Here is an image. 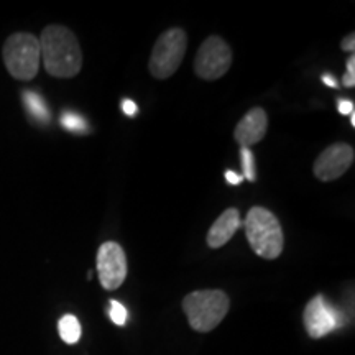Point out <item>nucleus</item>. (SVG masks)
<instances>
[{
  "label": "nucleus",
  "mask_w": 355,
  "mask_h": 355,
  "mask_svg": "<svg viewBox=\"0 0 355 355\" xmlns=\"http://www.w3.org/2000/svg\"><path fill=\"white\" fill-rule=\"evenodd\" d=\"M252 250L263 260H277L285 247V235L278 217L265 207L255 206L242 222Z\"/></svg>",
  "instance_id": "2"
},
{
  "label": "nucleus",
  "mask_w": 355,
  "mask_h": 355,
  "mask_svg": "<svg viewBox=\"0 0 355 355\" xmlns=\"http://www.w3.org/2000/svg\"><path fill=\"white\" fill-rule=\"evenodd\" d=\"M303 321L304 329L309 337L321 339V337L327 336L329 332L336 331L340 326V322H343V319H340L339 311L332 308L322 295H318L306 304Z\"/></svg>",
  "instance_id": "8"
},
{
  "label": "nucleus",
  "mask_w": 355,
  "mask_h": 355,
  "mask_svg": "<svg viewBox=\"0 0 355 355\" xmlns=\"http://www.w3.org/2000/svg\"><path fill=\"white\" fill-rule=\"evenodd\" d=\"M58 332L66 344H76L81 339V324L73 314H64L58 322Z\"/></svg>",
  "instance_id": "12"
},
{
  "label": "nucleus",
  "mask_w": 355,
  "mask_h": 355,
  "mask_svg": "<svg viewBox=\"0 0 355 355\" xmlns=\"http://www.w3.org/2000/svg\"><path fill=\"white\" fill-rule=\"evenodd\" d=\"M268 130V117L261 107H254L243 115L234 132V139L241 148H250L265 139Z\"/></svg>",
  "instance_id": "10"
},
{
  "label": "nucleus",
  "mask_w": 355,
  "mask_h": 355,
  "mask_svg": "<svg viewBox=\"0 0 355 355\" xmlns=\"http://www.w3.org/2000/svg\"><path fill=\"white\" fill-rule=\"evenodd\" d=\"M350 123H352V127H355V114L350 115Z\"/></svg>",
  "instance_id": "23"
},
{
  "label": "nucleus",
  "mask_w": 355,
  "mask_h": 355,
  "mask_svg": "<svg viewBox=\"0 0 355 355\" xmlns=\"http://www.w3.org/2000/svg\"><path fill=\"white\" fill-rule=\"evenodd\" d=\"M186 48H188V37L184 30L170 28L159 35L148 61L152 76L157 79L171 78L183 63Z\"/></svg>",
  "instance_id": "5"
},
{
  "label": "nucleus",
  "mask_w": 355,
  "mask_h": 355,
  "mask_svg": "<svg viewBox=\"0 0 355 355\" xmlns=\"http://www.w3.org/2000/svg\"><path fill=\"white\" fill-rule=\"evenodd\" d=\"M337 107H339V112L343 115H352L354 114V102L352 101L340 99L339 104H337Z\"/></svg>",
  "instance_id": "18"
},
{
  "label": "nucleus",
  "mask_w": 355,
  "mask_h": 355,
  "mask_svg": "<svg viewBox=\"0 0 355 355\" xmlns=\"http://www.w3.org/2000/svg\"><path fill=\"white\" fill-rule=\"evenodd\" d=\"M225 181H227L229 184L237 186V184L242 183L243 178L241 175H237V173H235V171H225Z\"/></svg>",
  "instance_id": "21"
},
{
  "label": "nucleus",
  "mask_w": 355,
  "mask_h": 355,
  "mask_svg": "<svg viewBox=\"0 0 355 355\" xmlns=\"http://www.w3.org/2000/svg\"><path fill=\"white\" fill-rule=\"evenodd\" d=\"M232 64V50L220 37L212 35L199 46L194 71L204 81H216L224 76Z\"/></svg>",
  "instance_id": "6"
},
{
  "label": "nucleus",
  "mask_w": 355,
  "mask_h": 355,
  "mask_svg": "<svg viewBox=\"0 0 355 355\" xmlns=\"http://www.w3.org/2000/svg\"><path fill=\"white\" fill-rule=\"evenodd\" d=\"M122 110L123 114L128 115V117H133V115L137 114V110H139V107H137V104L132 99H125L122 102Z\"/></svg>",
  "instance_id": "20"
},
{
  "label": "nucleus",
  "mask_w": 355,
  "mask_h": 355,
  "mask_svg": "<svg viewBox=\"0 0 355 355\" xmlns=\"http://www.w3.org/2000/svg\"><path fill=\"white\" fill-rule=\"evenodd\" d=\"M2 56L12 78L19 81H32L38 74L42 63L40 40L33 33H13L3 43Z\"/></svg>",
  "instance_id": "4"
},
{
  "label": "nucleus",
  "mask_w": 355,
  "mask_h": 355,
  "mask_svg": "<svg viewBox=\"0 0 355 355\" xmlns=\"http://www.w3.org/2000/svg\"><path fill=\"white\" fill-rule=\"evenodd\" d=\"M340 48L347 53H354L355 50V35L349 33L347 37H344L343 42H340Z\"/></svg>",
  "instance_id": "19"
},
{
  "label": "nucleus",
  "mask_w": 355,
  "mask_h": 355,
  "mask_svg": "<svg viewBox=\"0 0 355 355\" xmlns=\"http://www.w3.org/2000/svg\"><path fill=\"white\" fill-rule=\"evenodd\" d=\"M24 102L26 105V110H28V114L32 115L35 121H38L42 123H46L48 121H50V110H48L44 101L37 94V92L25 91Z\"/></svg>",
  "instance_id": "13"
},
{
  "label": "nucleus",
  "mask_w": 355,
  "mask_h": 355,
  "mask_svg": "<svg viewBox=\"0 0 355 355\" xmlns=\"http://www.w3.org/2000/svg\"><path fill=\"white\" fill-rule=\"evenodd\" d=\"M97 273L104 290L114 291L125 282L128 265L127 255L121 243L104 242L97 250Z\"/></svg>",
  "instance_id": "7"
},
{
  "label": "nucleus",
  "mask_w": 355,
  "mask_h": 355,
  "mask_svg": "<svg viewBox=\"0 0 355 355\" xmlns=\"http://www.w3.org/2000/svg\"><path fill=\"white\" fill-rule=\"evenodd\" d=\"M61 125H63L66 130L69 132H76V133H84L87 132V122L83 115H79L78 112H64L60 119Z\"/></svg>",
  "instance_id": "14"
},
{
  "label": "nucleus",
  "mask_w": 355,
  "mask_h": 355,
  "mask_svg": "<svg viewBox=\"0 0 355 355\" xmlns=\"http://www.w3.org/2000/svg\"><path fill=\"white\" fill-rule=\"evenodd\" d=\"M241 227V212L235 209V207H229L211 225L209 232H207V245L211 248L224 247Z\"/></svg>",
  "instance_id": "11"
},
{
  "label": "nucleus",
  "mask_w": 355,
  "mask_h": 355,
  "mask_svg": "<svg viewBox=\"0 0 355 355\" xmlns=\"http://www.w3.org/2000/svg\"><path fill=\"white\" fill-rule=\"evenodd\" d=\"M354 157V148L347 144H334L327 146L314 162V175L322 183L336 181L352 166Z\"/></svg>",
  "instance_id": "9"
},
{
  "label": "nucleus",
  "mask_w": 355,
  "mask_h": 355,
  "mask_svg": "<svg viewBox=\"0 0 355 355\" xmlns=\"http://www.w3.org/2000/svg\"><path fill=\"white\" fill-rule=\"evenodd\" d=\"M241 159H242V170L243 180H248L254 183L257 180V166H255V157L250 148H241Z\"/></svg>",
  "instance_id": "15"
},
{
  "label": "nucleus",
  "mask_w": 355,
  "mask_h": 355,
  "mask_svg": "<svg viewBox=\"0 0 355 355\" xmlns=\"http://www.w3.org/2000/svg\"><path fill=\"white\" fill-rule=\"evenodd\" d=\"M229 306V296L220 290L194 291L183 300V311L189 326L198 332L216 329L227 314Z\"/></svg>",
  "instance_id": "3"
},
{
  "label": "nucleus",
  "mask_w": 355,
  "mask_h": 355,
  "mask_svg": "<svg viewBox=\"0 0 355 355\" xmlns=\"http://www.w3.org/2000/svg\"><path fill=\"white\" fill-rule=\"evenodd\" d=\"M109 318H110V321H112L114 324H117V326H125L127 319H128V311L125 309V306H123L122 303L112 300L109 303Z\"/></svg>",
  "instance_id": "16"
},
{
  "label": "nucleus",
  "mask_w": 355,
  "mask_h": 355,
  "mask_svg": "<svg viewBox=\"0 0 355 355\" xmlns=\"http://www.w3.org/2000/svg\"><path fill=\"white\" fill-rule=\"evenodd\" d=\"M343 84L345 87H354L355 86V56L350 55L347 60V71H345Z\"/></svg>",
  "instance_id": "17"
},
{
  "label": "nucleus",
  "mask_w": 355,
  "mask_h": 355,
  "mask_svg": "<svg viewBox=\"0 0 355 355\" xmlns=\"http://www.w3.org/2000/svg\"><path fill=\"white\" fill-rule=\"evenodd\" d=\"M38 40L48 74L60 79L78 76L83 68V51L76 35L63 25H48Z\"/></svg>",
  "instance_id": "1"
},
{
  "label": "nucleus",
  "mask_w": 355,
  "mask_h": 355,
  "mask_svg": "<svg viewBox=\"0 0 355 355\" xmlns=\"http://www.w3.org/2000/svg\"><path fill=\"white\" fill-rule=\"evenodd\" d=\"M322 83L326 84V86H329V87H339V84H337V79L334 76H331V74H324Z\"/></svg>",
  "instance_id": "22"
}]
</instances>
